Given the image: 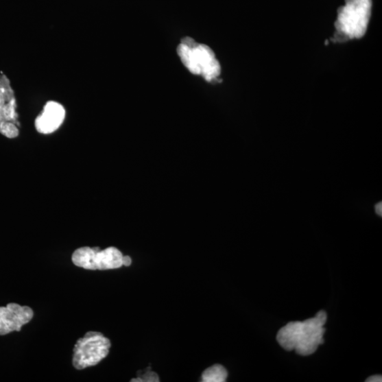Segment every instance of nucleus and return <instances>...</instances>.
Masks as SVG:
<instances>
[{
	"mask_svg": "<svg viewBox=\"0 0 382 382\" xmlns=\"http://www.w3.org/2000/svg\"><path fill=\"white\" fill-rule=\"evenodd\" d=\"M65 115V109L62 105L53 101L49 102L35 121L36 129L41 134H51L62 126Z\"/></svg>",
	"mask_w": 382,
	"mask_h": 382,
	"instance_id": "0eeeda50",
	"label": "nucleus"
},
{
	"mask_svg": "<svg viewBox=\"0 0 382 382\" xmlns=\"http://www.w3.org/2000/svg\"><path fill=\"white\" fill-rule=\"evenodd\" d=\"M177 53L192 74L201 75L208 82L220 75V64L213 51L206 45L199 44L193 38L185 37L179 44Z\"/></svg>",
	"mask_w": 382,
	"mask_h": 382,
	"instance_id": "7ed1b4c3",
	"label": "nucleus"
},
{
	"mask_svg": "<svg viewBox=\"0 0 382 382\" xmlns=\"http://www.w3.org/2000/svg\"><path fill=\"white\" fill-rule=\"evenodd\" d=\"M372 0H346L338 10L335 22L336 32L333 41L344 42L363 38L368 30L371 16Z\"/></svg>",
	"mask_w": 382,
	"mask_h": 382,
	"instance_id": "f03ea898",
	"label": "nucleus"
},
{
	"mask_svg": "<svg viewBox=\"0 0 382 382\" xmlns=\"http://www.w3.org/2000/svg\"><path fill=\"white\" fill-rule=\"evenodd\" d=\"M228 376V371L221 365H214L206 369L202 374L204 382H224Z\"/></svg>",
	"mask_w": 382,
	"mask_h": 382,
	"instance_id": "1a4fd4ad",
	"label": "nucleus"
},
{
	"mask_svg": "<svg viewBox=\"0 0 382 382\" xmlns=\"http://www.w3.org/2000/svg\"><path fill=\"white\" fill-rule=\"evenodd\" d=\"M16 126L12 122L1 123H0V132L8 139H15L19 136V133Z\"/></svg>",
	"mask_w": 382,
	"mask_h": 382,
	"instance_id": "9d476101",
	"label": "nucleus"
},
{
	"mask_svg": "<svg viewBox=\"0 0 382 382\" xmlns=\"http://www.w3.org/2000/svg\"><path fill=\"white\" fill-rule=\"evenodd\" d=\"M132 263L131 258L128 256H123V265L125 266H130Z\"/></svg>",
	"mask_w": 382,
	"mask_h": 382,
	"instance_id": "ddd939ff",
	"label": "nucleus"
},
{
	"mask_svg": "<svg viewBox=\"0 0 382 382\" xmlns=\"http://www.w3.org/2000/svg\"><path fill=\"white\" fill-rule=\"evenodd\" d=\"M123 255L115 247H108L104 250H100L99 247H82L72 256L76 266L93 271L119 268L123 265Z\"/></svg>",
	"mask_w": 382,
	"mask_h": 382,
	"instance_id": "39448f33",
	"label": "nucleus"
},
{
	"mask_svg": "<svg viewBox=\"0 0 382 382\" xmlns=\"http://www.w3.org/2000/svg\"><path fill=\"white\" fill-rule=\"evenodd\" d=\"M33 318L34 311L29 307L16 303L0 307V335L20 331L21 327L29 323Z\"/></svg>",
	"mask_w": 382,
	"mask_h": 382,
	"instance_id": "423d86ee",
	"label": "nucleus"
},
{
	"mask_svg": "<svg viewBox=\"0 0 382 382\" xmlns=\"http://www.w3.org/2000/svg\"><path fill=\"white\" fill-rule=\"evenodd\" d=\"M131 381H136V382H158L160 381V379L158 375L154 372L151 371H146L145 373L143 374L141 377H139L137 379H132Z\"/></svg>",
	"mask_w": 382,
	"mask_h": 382,
	"instance_id": "9b49d317",
	"label": "nucleus"
},
{
	"mask_svg": "<svg viewBox=\"0 0 382 382\" xmlns=\"http://www.w3.org/2000/svg\"><path fill=\"white\" fill-rule=\"evenodd\" d=\"M16 108V100L10 83L5 75H1L0 76V123L12 122L19 126Z\"/></svg>",
	"mask_w": 382,
	"mask_h": 382,
	"instance_id": "6e6552de",
	"label": "nucleus"
},
{
	"mask_svg": "<svg viewBox=\"0 0 382 382\" xmlns=\"http://www.w3.org/2000/svg\"><path fill=\"white\" fill-rule=\"evenodd\" d=\"M376 212L378 215H381V204H379L376 206Z\"/></svg>",
	"mask_w": 382,
	"mask_h": 382,
	"instance_id": "4468645a",
	"label": "nucleus"
},
{
	"mask_svg": "<svg viewBox=\"0 0 382 382\" xmlns=\"http://www.w3.org/2000/svg\"><path fill=\"white\" fill-rule=\"evenodd\" d=\"M366 381L368 382H381L382 377L381 375H374L367 379Z\"/></svg>",
	"mask_w": 382,
	"mask_h": 382,
	"instance_id": "f8f14e48",
	"label": "nucleus"
},
{
	"mask_svg": "<svg viewBox=\"0 0 382 382\" xmlns=\"http://www.w3.org/2000/svg\"><path fill=\"white\" fill-rule=\"evenodd\" d=\"M110 346L109 339L102 333H86L75 346L73 366L77 370H83L97 366L108 355Z\"/></svg>",
	"mask_w": 382,
	"mask_h": 382,
	"instance_id": "20e7f679",
	"label": "nucleus"
},
{
	"mask_svg": "<svg viewBox=\"0 0 382 382\" xmlns=\"http://www.w3.org/2000/svg\"><path fill=\"white\" fill-rule=\"evenodd\" d=\"M326 321L327 314L322 310L311 319L289 322L278 332L277 342L287 351L295 350L302 356L311 355L324 343V326Z\"/></svg>",
	"mask_w": 382,
	"mask_h": 382,
	"instance_id": "f257e3e1",
	"label": "nucleus"
}]
</instances>
